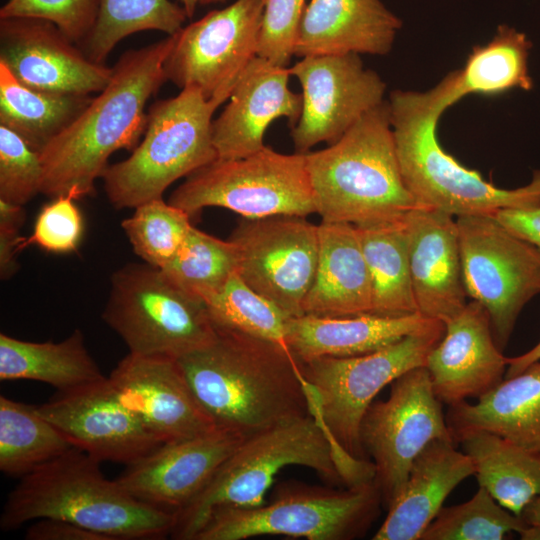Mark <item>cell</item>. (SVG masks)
Wrapping results in <instances>:
<instances>
[{
  "label": "cell",
  "instance_id": "obj_7",
  "mask_svg": "<svg viewBox=\"0 0 540 540\" xmlns=\"http://www.w3.org/2000/svg\"><path fill=\"white\" fill-rule=\"evenodd\" d=\"M445 330V324L435 320L370 353L298 361L309 412L328 434L336 460L346 453L368 459L360 440L367 409L385 386L405 372L426 365Z\"/></svg>",
  "mask_w": 540,
  "mask_h": 540
},
{
  "label": "cell",
  "instance_id": "obj_43",
  "mask_svg": "<svg viewBox=\"0 0 540 540\" xmlns=\"http://www.w3.org/2000/svg\"><path fill=\"white\" fill-rule=\"evenodd\" d=\"M305 5V0H264L257 56L288 66Z\"/></svg>",
  "mask_w": 540,
  "mask_h": 540
},
{
  "label": "cell",
  "instance_id": "obj_27",
  "mask_svg": "<svg viewBox=\"0 0 540 540\" xmlns=\"http://www.w3.org/2000/svg\"><path fill=\"white\" fill-rule=\"evenodd\" d=\"M446 422L455 443L483 431L540 455V361L504 378L475 404L450 405Z\"/></svg>",
  "mask_w": 540,
  "mask_h": 540
},
{
  "label": "cell",
  "instance_id": "obj_47",
  "mask_svg": "<svg viewBox=\"0 0 540 540\" xmlns=\"http://www.w3.org/2000/svg\"><path fill=\"white\" fill-rule=\"evenodd\" d=\"M536 361H540V342L520 356L507 358L505 378L519 374Z\"/></svg>",
  "mask_w": 540,
  "mask_h": 540
},
{
  "label": "cell",
  "instance_id": "obj_44",
  "mask_svg": "<svg viewBox=\"0 0 540 540\" xmlns=\"http://www.w3.org/2000/svg\"><path fill=\"white\" fill-rule=\"evenodd\" d=\"M23 206L0 200V277L2 280L14 276L20 265L16 256L22 250L20 229L25 222Z\"/></svg>",
  "mask_w": 540,
  "mask_h": 540
},
{
  "label": "cell",
  "instance_id": "obj_17",
  "mask_svg": "<svg viewBox=\"0 0 540 540\" xmlns=\"http://www.w3.org/2000/svg\"><path fill=\"white\" fill-rule=\"evenodd\" d=\"M37 409L74 447L99 462L128 466L162 444L122 402L108 377L58 392Z\"/></svg>",
  "mask_w": 540,
  "mask_h": 540
},
{
  "label": "cell",
  "instance_id": "obj_38",
  "mask_svg": "<svg viewBox=\"0 0 540 540\" xmlns=\"http://www.w3.org/2000/svg\"><path fill=\"white\" fill-rule=\"evenodd\" d=\"M526 523L501 506L483 487L468 501L443 506L420 540H500Z\"/></svg>",
  "mask_w": 540,
  "mask_h": 540
},
{
  "label": "cell",
  "instance_id": "obj_25",
  "mask_svg": "<svg viewBox=\"0 0 540 540\" xmlns=\"http://www.w3.org/2000/svg\"><path fill=\"white\" fill-rule=\"evenodd\" d=\"M455 442L436 439L414 460L404 488L387 509L374 540H420L448 495L474 475L470 457Z\"/></svg>",
  "mask_w": 540,
  "mask_h": 540
},
{
  "label": "cell",
  "instance_id": "obj_5",
  "mask_svg": "<svg viewBox=\"0 0 540 540\" xmlns=\"http://www.w3.org/2000/svg\"><path fill=\"white\" fill-rule=\"evenodd\" d=\"M305 155L322 221L359 225L399 219L425 207L404 182L388 102L365 113L327 148Z\"/></svg>",
  "mask_w": 540,
  "mask_h": 540
},
{
  "label": "cell",
  "instance_id": "obj_40",
  "mask_svg": "<svg viewBox=\"0 0 540 540\" xmlns=\"http://www.w3.org/2000/svg\"><path fill=\"white\" fill-rule=\"evenodd\" d=\"M42 180L40 152L0 125V200L23 206L41 193Z\"/></svg>",
  "mask_w": 540,
  "mask_h": 540
},
{
  "label": "cell",
  "instance_id": "obj_26",
  "mask_svg": "<svg viewBox=\"0 0 540 540\" xmlns=\"http://www.w3.org/2000/svg\"><path fill=\"white\" fill-rule=\"evenodd\" d=\"M313 283L303 315L343 317L372 313V285L355 225L321 221Z\"/></svg>",
  "mask_w": 540,
  "mask_h": 540
},
{
  "label": "cell",
  "instance_id": "obj_16",
  "mask_svg": "<svg viewBox=\"0 0 540 540\" xmlns=\"http://www.w3.org/2000/svg\"><path fill=\"white\" fill-rule=\"evenodd\" d=\"M298 79L302 109L291 128L295 152L339 140L365 113L383 102L386 84L356 53L301 57L289 68Z\"/></svg>",
  "mask_w": 540,
  "mask_h": 540
},
{
  "label": "cell",
  "instance_id": "obj_34",
  "mask_svg": "<svg viewBox=\"0 0 540 540\" xmlns=\"http://www.w3.org/2000/svg\"><path fill=\"white\" fill-rule=\"evenodd\" d=\"M74 446L37 406L0 396V470L10 476L30 473Z\"/></svg>",
  "mask_w": 540,
  "mask_h": 540
},
{
  "label": "cell",
  "instance_id": "obj_37",
  "mask_svg": "<svg viewBox=\"0 0 540 540\" xmlns=\"http://www.w3.org/2000/svg\"><path fill=\"white\" fill-rule=\"evenodd\" d=\"M204 303L215 326L271 341L289 350L285 331L291 316L250 288L238 272Z\"/></svg>",
  "mask_w": 540,
  "mask_h": 540
},
{
  "label": "cell",
  "instance_id": "obj_41",
  "mask_svg": "<svg viewBox=\"0 0 540 540\" xmlns=\"http://www.w3.org/2000/svg\"><path fill=\"white\" fill-rule=\"evenodd\" d=\"M99 0H8L0 18L31 17L48 20L79 47L95 25Z\"/></svg>",
  "mask_w": 540,
  "mask_h": 540
},
{
  "label": "cell",
  "instance_id": "obj_21",
  "mask_svg": "<svg viewBox=\"0 0 540 540\" xmlns=\"http://www.w3.org/2000/svg\"><path fill=\"white\" fill-rule=\"evenodd\" d=\"M426 365L437 398L448 406L480 398L505 378L507 357L497 347L486 308L472 300L445 323Z\"/></svg>",
  "mask_w": 540,
  "mask_h": 540
},
{
  "label": "cell",
  "instance_id": "obj_32",
  "mask_svg": "<svg viewBox=\"0 0 540 540\" xmlns=\"http://www.w3.org/2000/svg\"><path fill=\"white\" fill-rule=\"evenodd\" d=\"M405 216L355 225L371 279L372 314L403 316L418 312Z\"/></svg>",
  "mask_w": 540,
  "mask_h": 540
},
{
  "label": "cell",
  "instance_id": "obj_9",
  "mask_svg": "<svg viewBox=\"0 0 540 540\" xmlns=\"http://www.w3.org/2000/svg\"><path fill=\"white\" fill-rule=\"evenodd\" d=\"M381 506L374 482L345 489L283 482L269 503L216 509L194 540H243L263 535L352 540L367 533Z\"/></svg>",
  "mask_w": 540,
  "mask_h": 540
},
{
  "label": "cell",
  "instance_id": "obj_3",
  "mask_svg": "<svg viewBox=\"0 0 540 540\" xmlns=\"http://www.w3.org/2000/svg\"><path fill=\"white\" fill-rule=\"evenodd\" d=\"M100 462L73 447L30 473L9 494L0 517L2 530L42 518L73 522L112 540L170 536L175 513L131 496L108 480Z\"/></svg>",
  "mask_w": 540,
  "mask_h": 540
},
{
  "label": "cell",
  "instance_id": "obj_8",
  "mask_svg": "<svg viewBox=\"0 0 540 540\" xmlns=\"http://www.w3.org/2000/svg\"><path fill=\"white\" fill-rule=\"evenodd\" d=\"M219 106L193 86L154 102L141 142L102 176L110 203L116 209L136 208L162 198L172 183L217 159L212 122Z\"/></svg>",
  "mask_w": 540,
  "mask_h": 540
},
{
  "label": "cell",
  "instance_id": "obj_11",
  "mask_svg": "<svg viewBox=\"0 0 540 540\" xmlns=\"http://www.w3.org/2000/svg\"><path fill=\"white\" fill-rule=\"evenodd\" d=\"M168 202L190 217L206 207L248 219L316 213L306 155L268 146L243 158L215 159L187 176Z\"/></svg>",
  "mask_w": 540,
  "mask_h": 540
},
{
  "label": "cell",
  "instance_id": "obj_18",
  "mask_svg": "<svg viewBox=\"0 0 540 540\" xmlns=\"http://www.w3.org/2000/svg\"><path fill=\"white\" fill-rule=\"evenodd\" d=\"M0 62L20 83L58 94L99 93L113 71L89 59L54 23L31 17L0 18Z\"/></svg>",
  "mask_w": 540,
  "mask_h": 540
},
{
  "label": "cell",
  "instance_id": "obj_15",
  "mask_svg": "<svg viewBox=\"0 0 540 540\" xmlns=\"http://www.w3.org/2000/svg\"><path fill=\"white\" fill-rule=\"evenodd\" d=\"M229 240L243 281L289 316L303 315L317 267L318 225L297 215L244 218Z\"/></svg>",
  "mask_w": 540,
  "mask_h": 540
},
{
  "label": "cell",
  "instance_id": "obj_35",
  "mask_svg": "<svg viewBox=\"0 0 540 540\" xmlns=\"http://www.w3.org/2000/svg\"><path fill=\"white\" fill-rule=\"evenodd\" d=\"M187 18L183 7L170 0H99L95 25L80 48L89 59L104 64L129 35L145 30L174 35Z\"/></svg>",
  "mask_w": 540,
  "mask_h": 540
},
{
  "label": "cell",
  "instance_id": "obj_50",
  "mask_svg": "<svg viewBox=\"0 0 540 540\" xmlns=\"http://www.w3.org/2000/svg\"><path fill=\"white\" fill-rule=\"evenodd\" d=\"M519 534L523 540H540V525H526Z\"/></svg>",
  "mask_w": 540,
  "mask_h": 540
},
{
  "label": "cell",
  "instance_id": "obj_10",
  "mask_svg": "<svg viewBox=\"0 0 540 540\" xmlns=\"http://www.w3.org/2000/svg\"><path fill=\"white\" fill-rule=\"evenodd\" d=\"M102 319L130 353L146 356L179 359L217 335L204 301L145 262L126 264L112 274Z\"/></svg>",
  "mask_w": 540,
  "mask_h": 540
},
{
  "label": "cell",
  "instance_id": "obj_36",
  "mask_svg": "<svg viewBox=\"0 0 540 540\" xmlns=\"http://www.w3.org/2000/svg\"><path fill=\"white\" fill-rule=\"evenodd\" d=\"M237 270L235 245L194 226L173 259L161 268L175 285L203 301L218 292Z\"/></svg>",
  "mask_w": 540,
  "mask_h": 540
},
{
  "label": "cell",
  "instance_id": "obj_31",
  "mask_svg": "<svg viewBox=\"0 0 540 540\" xmlns=\"http://www.w3.org/2000/svg\"><path fill=\"white\" fill-rule=\"evenodd\" d=\"M527 36L500 25L490 42L475 46L462 69L445 76L447 108L468 94L498 95L511 89L531 90Z\"/></svg>",
  "mask_w": 540,
  "mask_h": 540
},
{
  "label": "cell",
  "instance_id": "obj_22",
  "mask_svg": "<svg viewBox=\"0 0 540 540\" xmlns=\"http://www.w3.org/2000/svg\"><path fill=\"white\" fill-rule=\"evenodd\" d=\"M288 67L256 56L236 83L220 115L213 119V144L220 159H238L261 150L276 119L293 128L302 109L301 94L290 90Z\"/></svg>",
  "mask_w": 540,
  "mask_h": 540
},
{
  "label": "cell",
  "instance_id": "obj_45",
  "mask_svg": "<svg viewBox=\"0 0 540 540\" xmlns=\"http://www.w3.org/2000/svg\"><path fill=\"white\" fill-rule=\"evenodd\" d=\"M27 540H112L110 537L70 521L42 518L26 531Z\"/></svg>",
  "mask_w": 540,
  "mask_h": 540
},
{
  "label": "cell",
  "instance_id": "obj_39",
  "mask_svg": "<svg viewBox=\"0 0 540 540\" xmlns=\"http://www.w3.org/2000/svg\"><path fill=\"white\" fill-rule=\"evenodd\" d=\"M182 209L162 198L147 201L124 219L122 228L137 256L159 269L178 252L193 225Z\"/></svg>",
  "mask_w": 540,
  "mask_h": 540
},
{
  "label": "cell",
  "instance_id": "obj_24",
  "mask_svg": "<svg viewBox=\"0 0 540 540\" xmlns=\"http://www.w3.org/2000/svg\"><path fill=\"white\" fill-rule=\"evenodd\" d=\"M401 20L380 0H310L300 21L294 55L390 52Z\"/></svg>",
  "mask_w": 540,
  "mask_h": 540
},
{
  "label": "cell",
  "instance_id": "obj_14",
  "mask_svg": "<svg viewBox=\"0 0 540 540\" xmlns=\"http://www.w3.org/2000/svg\"><path fill=\"white\" fill-rule=\"evenodd\" d=\"M264 0H235L182 27L165 59L166 79L220 105L257 56Z\"/></svg>",
  "mask_w": 540,
  "mask_h": 540
},
{
  "label": "cell",
  "instance_id": "obj_23",
  "mask_svg": "<svg viewBox=\"0 0 540 540\" xmlns=\"http://www.w3.org/2000/svg\"><path fill=\"white\" fill-rule=\"evenodd\" d=\"M405 226L418 312L445 324L467 304L456 217L419 207L407 213Z\"/></svg>",
  "mask_w": 540,
  "mask_h": 540
},
{
  "label": "cell",
  "instance_id": "obj_33",
  "mask_svg": "<svg viewBox=\"0 0 540 540\" xmlns=\"http://www.w3.org/2000/svg\"><path fill=\"white\" fill-rule=\"evenodd\" d=\"M91 99L89 95L28 87L0 62V125L17 133L38 152L69 126Z\"/></svg>",
  "mask_w": 540,
  "mask_h": 540
},
{
  "label": "cell",
  "instance_id": "obj_19",
  "mask_svg": "<svg viewBox=\"0 0 540 540\" xmlns=\"http://www.w3.org/2000/svg\"><path fill=\"white\" fill-rule=\"evenodd\" d=\"M108 378L122 402L161 443L192 438L216 428L177 359L129 352Z\"/></svg>",
  "mask_w": 540,
  "mask_h": 540
},
{
  "label": "cell",
  "instance_id": "obj_1",
  "mask_svg": "<svg viewBox=\"0 0 540 540\" xmlns=\"http://www.w3.org/2000/svg\"><path fill=\"white\" fill-rule=\"evenodd\" d=\"M173 43L170 35L120 56L106 87L40 151L42 194L92 195L109 157L137 147L146 128L147 102L167 81L164 62Z\"/></svg>",
  "mask_w": 540,
  "mask_h": 540
},
{
  "label": "cell",
  "instance_id": "obj_48",
  "mask_svg": "<svg viewBox=\"0 0 540 540\" xmlns=\"http://www.w3.org/2000/svg\"><path fill=\"white\" fill-rule=\"evenodd\" d=\"M520 517L526 525H540V494L525 506Z\"/></svg>",
  "mask_w": 540,
  "mask_h": 540
},
{
  "label": "cell",
  "instance_id": "obj_2",
  "mask_svg": "<svg viewBox=\"0 0 540 540\" xmlns=\"http://www.w3.org/2000/svg\"><path fill=\"white\" fill-rule=\"evenodd\" d=\"M216 338L179 359L216 427L244 437L311 415L298 360L284 347L215 326Z\"/></svg>",
  "mask_w": 540,
  "mask_h": 540
},
{
  "label": "cell",
  "instance_id": "obj_30",
  "mask_svg": "<svg viewBox=\"0 0 540 540\" xmlns=\"http://www.w3.org/2000/svg\"><path fill=\"white\" fill-rule=\"evenodd\" d=\"M459 443L473 462L478 485L507 510L520 516L540 494V455L483 431L471 433Z\"/></svg>",
  "mask_w": 540,
  "mask_h": 540
},
{
  "label": "cell",
  "instance_id": "obj_28",
  "mask_svg": "<svg viewBox=\"0 0 540 540\" xmlns=\"http://www.w3.org/2000/svg\"><path fill=\"white\" fill-rule=\"evenodd\" d=\"M435 319L416 312L403 316L372 313L343 317H289L285 339L298 361L370 353L417 332Z\"/></svg>",
  "mask_w": 540,
  "mask_h": 540
},
{
  "label": "cell",
  "instance_id": "obj_6",
  "mask_svg": "<svg viewBox=\"0 0 540 540\" xmlns=\"http://www.w3.org/2000/svg\"><path fill=\"white\" fill-rule=\"evenodd\" d=\"M289 465L308 467L329 484L344 486L319 420L308 415L282 422L244 439L204 489L175 512L171 538L194 540L216 509L262 505L277 473Z\"/></svg>",
  "mask_w": 540,
  "mask_h": 540
},
{
  "label": "cell",
  "instance_id": "obj_46",
  "mask_svg": "<svg viewBox=\"0 0 540 540\" xmlns=\"http://www.w3.org/2000/svg\"><path fill=\"white\" fill-rule=\"evenodd\" d=\"M494 217L510 232L540 250V204L502 209Z\"/></svg>",
  "mask_w": 540,
  "mask_h": 540
},
{
  "label": "cell",
  "instance_id": "obj_49",
  "mask_svg": "<svg viewBox=\"0 0 540 540\" xmlns=\"http://www.w3.org/2000/svg\"><path fill=\"white\" fill-rule=\"evenodd\" d=\"M178 1L181 3L183 9L185 10L187 17L192 18L195 14L196 9L199 6L210 5V4H215V3H224L227 0H178Z\"/></svg>",
  "mask_w": 540,
  "mask_h": 540
},
{
  "label": "cell",
  "instance_id": "obj_20",
  "mask_svg": "<svg viewBox=\"0 0 540 540\" xmlns=\"http://www.w3.org/2000/svg\"><path fill=\"white\" fill-rule=\"evenodd\" d=\"M245 438L216 427L199 436L162 443L128 465L116 480L139 501L175 513L204 489Z\"/></svg>",
  "mask_w": 540,
  "mask_h": 540
},
{
  "label": "cell",
  "instance_id": "obj_29",
  "mask_svg": "<svg viewBox=\"0 0 540 540\" xmlns=\"http://www.w3.org/2000/svg\"><path fill=\"white\" fill-rule=\"evenodd\" d=\"M106 376L75 329L61 342H31L0 334V380H34L69 391Z\"/></svg>",
  "mask_w": 540,
  "mask_h": 540
},
{
  "label": "cell",
  "instance_id": "obj_4",
  "mask_svg": "<svg viewBox=\"0 0 540 540\" xmlns=\"http://www.w3.org/2000/svg\"><path fill=\"white\" fill-rule=\"evenodd\" d=\"M443 81L426 92L395 90L388 102L396 153L404 182L423 206L454 217L494 216L508 208L540 204V170L531 182L503 189L444 151L437 122L447 109Z\"/></svg>",
  "mask_w": 540,
  "mask_h": 540
},
{
  "label": "cell",
  "instance_id": "obj_13",
  "mask_svg": "<svg viewBox=\"0 0 540 540\" xmlns=\"http://www.w3.org/2000/svg\"><path fill=\"white\" fill-rule=\"evenodd\" d=\"M390 385L389 397L373 401L360 426L361 444L375 465L374 483L385 509L401 494L424 448L436 439L453 440L425 366L405 372Z\"/></svg>",
  "mask_w": 540,
  "mask_h": 540
},
{
  "label": "cell",
  "instance_id": "obj_12",
  "mask_svg": "<svg viewBox=\"0 0 540 540\" xmlns=\"http://www.w3.org/2000/svg\"><path fill=\"white\" fill-rule=\"evenodd\" d=\"M456 222L467 296L488 311L502 351L521 310L540 293V250L494 216H459Z\"/></svg>",
  "mask_w": 540,
  "mask_h": 540
},
{
  "label": "cell",
  "instance_id": "obj_42",
  "mask_svg": "<svg viewBox=\"0 0 540 540\" xmlns=\"http://www.w3.org/2000/svg\"><path fill=\"white\" fill-rule=\"evenodd\" d=\"M75 200L71 195L52 198L39 212L32 234L22 238L21 249L34 244L56 254L76 251L82 239L84 221Z\"/></svg>",
  "mask_w": 540,
  "mask_h": 540
}]
</instances>
